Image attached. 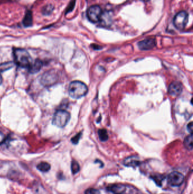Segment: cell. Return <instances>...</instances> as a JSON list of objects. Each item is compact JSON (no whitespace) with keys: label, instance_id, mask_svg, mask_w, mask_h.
Masks as SVG:
<instances>
[{"label":"cell","instance_id":"obj_11","mask_svg":"<svg viewBox=\"0 0 193 194\" xmlns=\"http://www.w3.org/2000/svg\"><path fill=\"white\" fill-rule=\"evenodd\" d=\"M43 64L42 62L39 59H36L34 62L33 61L30 66L28 67V71L30 73L35 74L38 73L42 68Z\"/></svg>","mask_w":193,"mask_h":194},{"label":"cell","instance_id":"obj_21","mask_svg":"<svg viewBox=\"0 0 193 194\" xmlns=\"http://www.w3.org/2000/svg\"><path fill=\"white\" fill-rule=\"evenodd\" d=\"M151 178L155 182V183L159 185V186H161L162 185V182L163 179H164V177L160 174H156L155 176H153L151 177Z\"/></svg>","mask_w":193,"mask_h":194},{"label":"cell","instance_id":"obj_18","mask_svg":"<svg viewBox=\"0 0 193 194\" xmlns=\"http://www.w3.org/2000/svg\"><path fill=\"white\" fill-rule=\"evenodd\" d=\"M111 19H112V15L110 13H103L101 15V17L100 19V21H103V22L105 24L108 25V23H111Z\"/></svg>","mask_w":193,"mask_h":194},{"label":"cell","instance_id":"obj_4","mask_svg":"<svg viewBox=\"0 0 193 194\" xmlns=\"http://www.w3.org/2000/svg\"><path fill=\"white\" fill-rule=\"evenodd\" d=\"M58 81V76L53 70H49L45 72L42 75L40 82L43 86L49 87L56 84Z\"/></svg>","mask_w":193,"mask_h":194},{"label":"cell","instance_id":"obj_16","mask_svg":"<svg viewBox=\"0 0 193 194\" xmlns=\"http://www.w3.org/2000/svg\"><path fill=\"white\" fill-rule=\"evenodd\" d=\"M37 169L42 173L48 172L50 169L49 163L45 162H42L37 165Z\"/></svg>","mask_w":193,"mask_h":194},{"label":"cell","instance_id":"obj_3","mask_svg":"<svg viewBox=\"0 0 193 194\" xmlns=\"http://www.w3.org/2000/svg\"><path fill=\"white\" fill-rule=\"evenodd\" d=\"M70 119V114L65 110H57L54 114L52 123L56 127L64 128L66 126Z\"/></svg>","mask_w":193,"mask_h":194},{"label":"cell","instance_id":"obj_15","mask_svg":"<svg viewBox=\"0 0 193 194\" xmlns=\"http://www.w3.org/2000/svg\"><path fill=\"white\" fill-rule=\"evenodd\" d=\"M54 10V6L52 4H47L44 6L42 9V13L44 16H49L50 15L53 11Z\"/></svg>","mask_w":193,"mask_h":194},{"label":"cell","instance_id":"obj_25","mask_svg":"<svg viewBox=\"0 0 193 194\" xmlns=\"http://www.w3.org/2000/svg\"><path fill=\"white\" fill-rule=\"evenodd\" d=\"M187 131L188 132L192 134H193V122H191L190 123H189L187 126Z\"/></svg>","mask_w":193,"mask_h":194},{"label":"cell","instance_id":"obj_27","mask_svg":"<svg viewBox=\"0 0 193 194\" xmlns=\"http://www.w3.org/2000/svg\"><path fill=\"white\" fill-rule=\"evenodd\" d=\"M99 47H99V45H96L95 44H93V48L94 49L99 50V49H100L101 48H99Z\"/></svg>","mask_w":193,"mask_h":194},{"label":"cell","instance_id":"obj_10","mask_svg":"<svg viewBox=\"0 0 193 194\" xmlns=\"http://www.w3.org/2000/svg\"><path fill=\"white\" fill-rule=\"evenodd\" d=\"M108 191L113 194H123L126 190V187L121 184H115L108 186Z\"/></svg>","mask_w":193,"mask_h":194},{"label":"cell","instance_id":"obj_12","mask_svg":"<svg viewBox=\"0 0 193 194\" xmlns=\"http://www.w3.org/2000/svg\"><path fill=\"white\" fill-rule=\"evenodd\" d=\"M124 163L126 166L135 168L140 165L141 161L139 158L136 156H130L126 158L124 160Z\"/></svg>","mask_w":193,"mask_h":194},{"label":"cell","instance_id":"obj_7","mask_svg":"<svg viewBox=\"0 0 193 194\" xmlns=\"http://www.w3.org/2000/svg\"><path fill=\"white\" fill-rule=\"evenodd\" d=\"M184 180V175L177 171L172 172L168 175V182L170 186H180L183 183Z\"/></svg>","mask_w":193,"mask_h":194},{"label":"cell","instance_id":"obj_14","mask_svg":"<svg viewBox=\"0 0 193 194\" xmlns=\"http://www.w3.org/2000/svg\"><path fill=\"white\" fill-rule=\"evenodd\" d=\"M193 134L188 135L184 140V145L185 148L188 150L193 149Z\"/></svg>","mask_w":193,"mask_h":194},{"label":"cell","instance_id":"obj_2","mask_svg":"<svg viewBox=\"0 0 193 194\" xmlns=\"http://www.w3.org/2000/svg\"><path fill=\"white\" fill-rule=\"evenodd\" d=\"M69 95L74 99H79L85 96L88 92L86 85L79 81L71 82L69 86Z\"/></svg>","mask_w":193,"mask_h":194},{"label":"cell","instance_id":"obj_5","mask_svg":"<svg viewBox=\"0 0 193 194\" xmlns=\"http://www.w3.org/2000/svg\"><path fill=\"white\" fill-rule=\"evenodd\" d=\"M188 22V14L185 11L178 12L173 19V24L177 30H183Z\"/></svg>","mask_w":193,"mask_h":194},{"label":"cell","instance_id":"obj_28","mask_svg":"<svg viewBox=\"0 0 193 194\" xmlns=\"http://www.w3.org/2000/svg\"><path fill=\"white\" fill-rule=\"evenodd\" d=\"M2 81H3V79H2V76L0 75V85H1L2 82Z\"/></svg>","mask_w":193,"mask_h":194},{"label":"cell","instance_id":"obj_19","mask_svg":"<svg viewBox=\"0 0 193 194\" xmlns=\"http://www.w3.org/2000/svg\"><path fill=\"white\" fill-rule=\"evenodd\" d=\"M98 135L101 141H106L108 139V135L107 131L104 129H101L98 131Z\"/></svg>","mask_w":193,"mask_h":194},{"label":"cell","instance_id":"obj_6","mask_svg":"<svg viewBox=\"0 0 193 194\" xmlns=\"http://www.w3.org/2000/svg\"><path fill=\"white\" fill-rule=\"evenodd\" d=\"M102 14L103 11L99 6L93 5L88 9L87 11V17L90 22L93 23H97L100 21Z\"/></svg>","mask_w":193,"mask_h":194},{"label":"cell","instance_id":"obj_1","mask_svg":"<svg viewBox=\"0 0 193 194\" xmlns=\"http://www.w3.org/2000/svg\"><path fill=\"white\" fill-rule=\"evenodd\" d=\"M13 56L15 64L19 67L28 68L33 62L29 53L23 48H14Z\"/></svg>","mask_w":193,"mask_h":194},{"label":"cell","instance_id":"obj_24","mask_svg":"<svg viewBox=\"0 0 193 194\" xmlns=\"http://www.w3.org/2000/svg\"><path fill=\"white\" fill-rule=\"evenodd\" d=\"M85 194H100L98 190L95 188H88L85 191Z\"/></svg>","mask_w":193,"mask_h":194},{"label":"cell","instance_id":"obj_23","mask_svg":"<svg viewBox=\"0 0 193 194\" xmlns=\"http://www.w3.org/2000/svg\"><path fill=\"white\" fill-rule=\"evenodd\" d=\"M81 136H82V134L81 133L78 134L77 135H76L75 136H74L71 139V142L74 144H76L78 143V142H79V140L81 139Z\"/></svg>","mask_w":193,"mask_h":194},{"label":"cell","instance_id":"obj_9","mask_svg":"<svg viewBox=\"0 0 193 194\" xmlns=\"http://www.w3.org/2000/svg\"><path fill=\"white\" fill-rule=\"evenodd\" d=\"M182 92V85L179 82H173L169 85L168 89L169 94L173 97L179 95Z\"/></svg>","mask_w":193,"mask_h":194},{"label":"cell","instance_id":"obj_26","mask_svg":"<svg viewBox=\"0 0 193 194\" xmlns=\"http://www.w3.org/2000/svg\"><path fill=\"white\" fill-rule=\"evenodd\" d=\"M5 140V136L0 131V145Z\"/></svg>","mask_w":193,"mask_h":194},{"label":"cell","instance_id":"obj_29","mask_svg":"<svg viewBox=\"0 0 193 194\" xmlns=\"http://www.w3.org/2000/svg\"><path fill=\"white\" fill-rule=\"evenodd\" d=\"M141 1H144V2H147V1H150V0H141Z\"/></svg>","mask_w":193,"mask_h":194},{"label":"cell","instance_id":"obj_17","mask_svg":"<svg viewBox=\"0 0 193 194\" xmlns=\"http://www.w3.org/2000/svg\"><path fill=\"white\" fill-rule=\"evenodd\" d=\"M15 65L14 62H6L0 64V72H3L11 69Z\"/></svg>","mask_w":193,"mask_h":194},{"label":"cell","instance_id":"obj_13","mask_svg":"<svg viewBox=\"0 0 193 194\" xmlns=\"http://www.w3.org/2000/svg\"><path fill=\"white\" fill-rule=\"evenodd\" d=\"M23 25L25 27H30L33 26V13L31 10H27L22 21Z\"/></svg>","mask_w":193,"mask_h":194},{"label":"cell","instance_id":"obj_22","mask_svg":"<svg viewBox=\"0 0 193 194\" xmlns=\"http://www.w3.org/2000/svg\"><path fill=\"white\" fill-rule=\"evenodd\" d=\"M75 5H76V0H71L70 2V3H69V5H68V6H67V8H66L65 14H67L68 13L71 12L73 10L74 8Z\"/></svg>","mask_w":193,"mask_h":194},{"label":"cell","instance_id":"obj_8","mask_svg":"<svg viewBox=\"0 0 193 194\" xmlns=\"http://www.w3.org/2000/svg\"><path fill=\"white\" fill-rule=\"evenodd\" d=\"M156 43L155 39L147 38L138 43V47L141 50H150L156 46Z\"/></svg>","mask_w":193,"mask_h":194},{"label":"cell","instance_id":"obj_20","mask_svg":"<svg viewBox=\"0 0 193 194\" xmlns=\"http://www.w3.org/2000/svg\"><path fill=\"white\" fill-rule=\"evenodd\" d=\"M71 170L73 174H76L79 172L80 170V166L79 163L76 161L73 160L71 162Z\"/></svg>","mask_w":193,"mask_h":194}]
</instances>
